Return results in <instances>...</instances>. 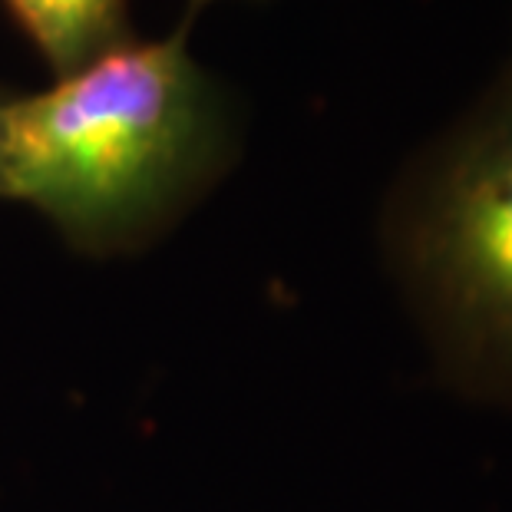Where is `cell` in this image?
I'll list each match as a JSON object with an SVG mask.
<instances>
[{
    "mask_svg": "<svg viewBox=\"0 0 512 512\" xmlns=\"http://www.w3.org/2000/svg\"><path fill=\"white\" fill-rule=\"evenodd\" d=\"M232 93L176 30L14 96L0 133V199L24 202L73 252L133 255L169 235L235 166Z\"/></svg>",
    "mask_w": 512,
    "mask_h": 512,
    "instance_id": "cell-1",
    "label": "cell"
},
{
    "mask_svg": "<svg viewBox=\"0 0 512 512\" xmlns=\"http://www.w3.org/2000/svg\"><path fill=\"white\" fill-rule=\"evenodd\" d=\"M380 245L443 384L512 410V73L407 162Z\"/></svg>",
    "mask_w": 512,
    "mask_h": 512,
    "instance_id": "cell-2",
    "label": "cell"
},
{
    "mask_svg": "<svg viewBox=\"0 0 512 512\" xmlns=\"http://www.w3.org/2000/svg\"><path fill=\"white\" fill-rule=\"evenodd\" d=\"M24 34L37 43L53 80L133 43L129 0H4Z\"/></svg>",
    "mask_w": 512,
    "mask_h": 512,
    "instance_id": "cell-3",
    "label": "cell"
},
{
    "mask_svg": "<svg viewBox=\"0 0 512 512\" xmlns=\"http://www.w3.org/2000/svg\"><path fill=\"white\" fill-rule=\"evenodd\" d=\"M10 100V93L7 90H0V133H4V106Z\"/></svg>",
    "mask_w": 512,
    "mask_h": 512,
    "instance_id": "cell-4",
    "label": "cell"
},
{
    "mask_svg": "<svg viewBox=\"0 0 512 512\" xmlns=\"http://www.w3.org/2000/svg\"><path fill=\"white\" fill-rule=\"evenodd\" d=\"M205 4H212V0H189V7H192V10H202Z\"/></svg>",
    "mask_w": 512,
    "mask_h": 512,
    "instance_id": "cell-5",
    "label": "cell"
}]
</instances>
